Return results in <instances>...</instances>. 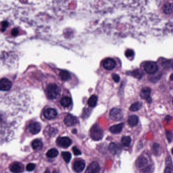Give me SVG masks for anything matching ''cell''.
Segmentation results:
<instances>
[{
	"instance_id": "3957f363",
	"label": "cell",
	"mask_w": 173,
	"mask_h": 173,
	"mask_svg": "<svg viewBox=\"0 0 173 173\" xmlns=\"http://www.w3.org/2000/svg\"><path fill=\"white\" fill-rule=\"evenodd\" d=\"M110 118L112 120L119 121L123 117V114L121 110L117 108H114L110 110Z\"/></svg>"
},
{
	"instance_id": "d4e9b609",
	"label": "cell",
	"mask_w": 173,
	"mask_h": 173,
	"mask_svg": "<svg viewBox=\"0 0 173 173\" xmlns=\"http://www.w3.org/2000/svg\"><path fill=\"white\" fill-rule=\"evenodd\" d=\"M131 75L135 78L140 79L143 75V73L139 69H136L132 72H131Z\"/></svg>"
},
{
	"instance_id": "52a82bcc",
	"label": "cell",
	"mask_w": 173,
	"mask_h": 173,
	"mask_svg": "<svg viewBox=\"0 0 173 173\" xmlns=\"http://www.w3.org/2000/svg\"><path fill=\"white\" fill-rule=\"evenodd\" d=\"M10 171L13 173H21L24 171L23 165L19 162H14L10 166Z\"/></svg>"
},
{
	"instance_id": "e575fe53",
	"label": "cell",
	"mask_w": 173,
	"mask_h": 173,
	"mask_svg": "<svg viewBox=\"0 0 173 173\" xmlns=\"http://www.w3.org/2000/svg\"><path fill=\"white\" fill-rule=\"evenodd\" d=\"M112 79L114 81H115L116 83H118L120 80V77L119 75H117L116 74H113L112 75Z\"/></svg>"
},
{
	"instance_id": "6da1fadb",
	"label": "cell",
	"mask_w": 173,
	"mask_h": 173,
	"mask_svg": "<svg viewBox=\"0 0 173 173\" xmlns=\"http://www.w3.org/2000/svg\"><path fill=\"white\" fill-rule=\"evenodd\" d=\"M46 92L47 96L49 99H54L59 96L60 90L56 84H50L47 86Z\"/></svg>"
},
{
	"instance_id": "cb8c5ba5",
	"label": "cell",
	"mask_w": 173,
	"mask_h": 173,
	"mask_svg": "<svg viewBox=\"0 0 173 173\" xmlns=\"http://www.w3.org/2000/svg\"><path fill=\"white\" fill-rule=\"evenodd\" d=\"M60 103L63 107H68L71 103V99L68 97H64L60 101Z\"/></svg>"
},
{
	"instance_id": "f35d334b",
	"label": "cell",
	"mask_w": 173,
	"mask_h": 173,
	"mask_svg": "<svg viewBox=\"0 0 173 173\" xmlns=\"http://www.w3.org/2000/svg\"><path fill=\"white\" fill-rule=\"evenodd\" d=\"M172 153L173 154V148H172Z\"/></svg>"
},
{
	"instance_id": "d6986e66",
	"label": "cell",
	"mask_w": 173,
	"mask_h": 173,
	"mask_svg": "<svg viewBox=\"0 0 173 173\" xmlns=\"http://www.w3.org/2000/svg\"><path fill=\"white\" fill-rule=\"evenodd\" d=\"M31 146L34 150H40L43 147V143L39 139H35L32 142Z\"/></svg>"
},
{
	"instance_id": "9c48e42d",
	"label": "cell",
	"mask_w": 173,
	"mask_h": 173,
	"mask_svg": "<svg viewBox=\"0 0 173 173\" xmlns=\"http://www.w3.org/2000/svg\"><path fill=\"white\" fill-rule=\"evenodd\" d=\"M102 64L105 69L107 70H111L115 67L116 63L113 59L108 58L103 61Z\"/></svg>"
},
{
	"instance_id": "1f68e13d",
	"label": "cell",
	"mask_w": 173,
	"mask_h": 173,
	"mask_svg": "<svg viewBox=\"0 0 173 173\" xmlns=\"http://www.w3.org/2000/svg\"><path fill=\"white\" fill-rule=\"evenodd\" d=\"M134 52L133 50H131V49H128L125 52V55L127 57H132L134 55Z\"/></svg>"
},
{
	"instance_id": "9a60e30c",
	"label": "cell",
	"mask_w": 173,
	"mask_h": 173,
	"mask_svg": "<svg viewBox=\"0 0 173 173\" xmlns=\"http://www.w3.org/2000/svg\"><path fill=\"white\" fill-rule=\"evenodd\" d=\"M151 89L148 87H144L141 90L140 92V97L143 99H147L150 97Z\"/></svg>"
},
{
	"instance_id": "7402d4cb",
	"label": "cell",
	"mask_w": 173,
	"mask_h": 173,
	"mask_svg": "<svg viewBox=\"0 0 173 173\" xmlns=\"http://www.w3.org/2000/svg\"><path fill=\"white\" fill-rule=\"evenodd\" d=\"M59 154L58 151L55 148H52L49 150H48L47 152L46 156L48 158H54L57 156Z\"/></svg>"
},
{
	"instance_id": "d6a6232c",
	"label": "cell",
	"mask_w": 173,
	"mask_h": 173,
	"mask_svg": "<svg viewBox=\"0 0 173 173\" xmlns=\"http://www.w3.org/2000/svg\"><path fill=\"white\" fill-rule=\"evenodd\" d=\"M73 153L75 156H80L82 154L81 151L79 150L77 147H75V146L73 147Z\"/></svg>"
},
{
	"instance_id": "8992f818",
	"label": "cell",
	"mask_w": 173,
	"mask_h": 173,
	"mask_svg": "<svg viewBox=\"0 0 173 173\" xmlns=\"http://www.w3.org/2000/svg\"><path fill=\"white\" fill-rule=\"evenodd\" d=\"M12 83L11 81L7 78L0 80V91H7L11 89Z\"/></svg>"
},
{
	"instance_id": "ac0fdd59",
	"label": "cell",
	"mask_w": 173,
	"mask_h": 173,
	"mask_svg": "<svg viewBox=\"0 0 173 173\" xmlns=\"http://www.w3.org/2000/svg\"><path fill=\"white\" fill-rule=\"evenodd\" d=\"M108 149L110 152H111L113 154H116L119 152V150L121 149L118 145L114 143H112L110 144L108 147Z\"/></svg>"
},
{
	"instance_id": "44dd1931",
	"label": "cell",
	"mask_w": 173,
	"mask_h": 173,
	"mask_svg": "<svg viewBox=\"0 0 173 173\" xmlns=\"http://www.w3.org/2000/svg\"><path fill=\"white\" fill-rule=\"evenodd\" d=\"M97 101H98L97 96L96 95H92L90 98H89L88 101L89 106L91 107H94L96 105Z\"/></svg>"
},
{
	"instance_id": "8d00e7d4",
	"label": "cell",
	"mask_w": 173,
	"mask_h": 173,
	"mask_svg": "<svg viewBox=\"0 0 173 173\" xmlns=\"http://www.w3.org/2000/svg\"><path fill=\"white\" fill-rule=\"evenodd\" d=\"M44 173H50V172L49 170H47Z\"/></svg>"
},
{
	"instance_id": "7c38bea8",
	"label": "cell",
	"mask_w": 173,
	"mask_h": 173,
	"mask_svg": "<svg viewBox=\"0 0 173 173\" xmlns=\"http://www.w3.org/2000/svg\"><path fill=\"white\" fill-rule=\"evenodd\" d=\"M100 170V166L97 162L91 163L86 169V173H97Z\"/></svg>"
},
{
	"instance_id": "5b68a950",
	"label": "cell",
	"mask_w": 173,
	"mask_h": 173,
	"mask_svg": "<svg viewBox=\"0 0 173 173\" xmlns=\"http://www.w3.org/2000/svg\"><path fill=\"white\" fill-rule=\"evenodd\" d=\"M56 143L58 146L62 148H66L68 147L71 143L72 141L70 139L67 137H59L57 139Z\"/></svg>"
},
{
	"instance_id": "2e32d148",
	"label": "cell",
	"mask_w": 173,
	"mask_h": 173,
	"mask_svg": "<svg viewBox=\"0 0 173 173\" xmlns=\"http://www.w3.org/2000/svg\"><path fill=\"white\" fill-rule=\"evenodd\" d=\"M123 127V123L114 125L110 128V131L113 134H118L122 131Z\"/></svg>"
},
{
	"instance_id": "74e56055",
	"label": "cell",
	"mask_w": 173,
	"mask_h": 173,
	"mask_svg": "<svg viewBox=\"0 0 173 173\" xmlns=\"http://www.w3.org/2000/svg\"><path fill=\"white\" fill-rule=\"evenodd\" d=\"M171 79L172 80H173V75H172L171 76Z\"/></svg>"
},
{
	"instance_id": "ab89813d",
	"label": "cell",
	"mask_w": 173,
	"mask_h": 173,
	"mask_svg": "<svg viewBox=\"0 0 173 173\" xmlns=\"http://www.w3.org/2000/svg\"></svg>"
},
{
	"instance_id": "f546056e",
	"label": "cell",
	"mask_w": 173,
	"mask_h": 173,
	"mask_svg": "<svg viewBox=\"0 0 173 173\" xmlns=\"http://www.w3.org/2000/svg\"><path fill=\"white\" fill-rule=\"evenodd\" d=\"M166 136H167L169 142H171L173 138V133H172L171 132H170V131H167L166 132Z\"/></svg>"
},
{
	"instance_id": "277c9868",
	"label": "cell",
	"mask_w": 173,
	"mask_h": 173,
	"mask_svg": "<svg viewBox=\"0 0 173 173\" xmlns=\"http://www.w3.org/2000/svg\"><path fill=\"white\" fill-rule=\"evenodd\" d=\"M144 69L147 73L153 74L158 71V66L154 62H147L144 65Z\"/></svg>"
},
{
	"instance_id": "4fadbf2b",
	"label": "cell",
	"mask_w": 173,
	"mask_h": 173,
	"mask_svg": "<svg viewBox=\"0 0 173 173\" xmlns=\"http://www.w3.org/2000/svg\"><path fill=\"white\" fill-rule=\"evenodd\" d=\"M64 121L67 126L71 127L77 124V120L75 116L70 114H68L65 117Z\"/></svg>"
},
{
	"instance_id": "ffe728a7",
	"label": "cell",
	"mask_w": 173,
	"mask_h": 173,
	"mask_svg": "<svg viewBox=\"0 0 173 173\" xmlns=\"http://www.w3.org/2000/svg\"><path fill=\"white\" fill-rule=\"evenodd\" d=\"M59 76L62 80L67 81L71 78L70 73L66 70H62L60 73Z\"/></svg>"
},
{
	"instance_id": "603a6c76",
	"label": "cell",
	"mask_w": 173,
	"mask_h": 173,
	"mask_svg": "<svg viewBox=\"0 0 173 173\" xmlns=\"http://www.w3.org/2000/svg\"><path fill=\"white\" fill-rule=\"evenodd\" d=\"M142 106V104L141 102H135L131 105L130 107V110L132 112H137L139 110H140Z\"/></svg>"
},
{
	"instance_id": "8fae6325",
	"label": "cell",
	"mask_w": 173,
	"mask_h": 173,
	"mask_svg": "<svg viewBox=\"0 0 173 173\" xmlns=\"http://www.w3.org/2000/svg\"><path fill=\"white\" fill-rule=\"evenodd\" d=\"M40 129L41 127L40 124L37 122L32 123L29 125V131L33 135L38 134L40 131Z\"/></svg>"
},
{
	"instance_id": "30bf717a",
	"label": "cell",
	"mask_w": 173,
	"mask_h": 173,
	"mask_svg": "<svg viewBox=\"0 0 173 173\" xmlns=\"http://www.w3.org/2000/svg\"><path fill=\"white\" fill-rule=\"evenodd\" d=\"M45 117L49 120L55 119L57 115V112L54 108H47L44 112Z\"/></svg>"
},
{
	"instance_id": "4dcf8cb0",
	"label": "cell",
	"mask_w": 173,
	"mask_h": 173,
	"mask_svg": "<svg viewBox=\"0 0 173 173\" xmlns=\"http://www.w3.org/2000/svg\"><path fill=\"white\" fill-rule=\"evenodd\" d=\"M36 167V165L34 163H29L27 166V170L28 171H32Z\"/></svg>"
},
{
	"instance_id": "ba28073f",
	"label": "cell",
	"mask_w": 173,
	"mask_h": 173,
	"mask_svg": "<svg viewBox=\"0 0 173 173\" xmlns=\"http://www.w3.org/2000/svg\"><path fill=\"white\" fill-rule=\"evenodd\" d=\"M85 167V163L83 160H75L73 165V170L76 173H81Z\"/></svg>"
},
{
	"instance_id": "4316f807",
	"label": "cell",
	"mask_w": 173,
	"mask_h": 173,
	"mask_svg": "<svg viewBox=\"0 0 173 173\" xmlns=\"http://www.w3.org/2000/svg\"><path fill=\"white\" fill-rule=\"evenodd\" d=\"M61 155L63 160L66 163H68L70 162V160H71V155L69 152H62Z\"/></svg>"
},
{
	"instance_id": "d590c367",
	"label": "cell",
	"mask_w": 173,
	"mask_h": 173,
	"mask_svg": "<svg viewBox=\"0 0 173 173\" xmlns=\"http://www.w3.org/2000/svg\"><path fill=\"white\" fill-rule=\"evenodd\" d=\"M150 171H151L150 167H146V169L144 170V173H150Z\"/></svg>"
},
{
	"instance_id": "7a4b0ae2",
	"label": "cell",
	"mask_w": 173,
	"mask_h": 173,
	"mask_svg": "<svg viewBox=\"0 0 173 173\" xmlns=\"http://www.w3.org/2000/svg\"><path fill=\"white\" fill-rule=\"evenodd\" d=\"M90 136L94 140H100L103 137V131L98 125H94L91 129Z\"/></svg>"
},
{
	"instance_id": "5bb4252c",
	"label": "cell",
	"mask_w": 173,
	"mask_h": 173,
	"mask_svg": "<svg viewBox=\"0 0 173 173\" xmlns=\"http://www.w3.org/2000/svg\"><path fill=\"white\" fill-rule=\"evenodd\" d=\"M148 163V160L144 156H140L135 162V165L138 168H142Z\"/></svg>"
},
{
	"instance_id": "484cf974",
	"label": "cell",
	"mask_w": 173,
	"mask_h": 173,
	"mask_svg": "<svg viewBox=\"0 0 173 173\" xmlns=\"http://www.w3.org/2000/svg\"><path fill=\"white\" fill-rule=\"evenodd\" d=\"M131 142V138L130 136H124L121 138V143L123 146H129Z\"/></svg>"
},
{
	"instance_id": "e0dca14e",
	"label": "cell",
	"mask_w": 173,
	"mask_h": 173,
	"mask_svg": "<svg viewBox=\"0 0 173 173\" xmlns=\"http://www.w3.org/2000/svg\"><path fill=\"white\" fill-rule=\"evenodd\" d=\"M138 117L137 115H132L129 116L128 122L130 126L133 127L137 125L138 123Z\"/></svg>"
},
{
	"instance_id": "83f0119b",
	"label": "cell",
	"mask_w": 173,
	"mask_h": 173,
	"mask_svg": "<svg viewBox=\"0 0 173 173\" xmlns=\"http://www.w3.org/2000/svg\"><path fill=\"white\" fill-rule=\"evenodd\" d=\"M163 66L165 69H169L173 67V61L172 60H167L163 63Z\"/></svg>"
},
{
	"instance_id": "836d02e7",
	"label": "cell",
	"mask_w": 173,
	"mask_h": 173,
	"mask_svg": "<svg viewBox=\"0 0 173 173\" xmlns=\"http://www.w3.org/2000/svg\"><path fill=\"white\" fill-rule=\"evenodd\" d=\"M164 173H173V169L169 166H167L165 170Z\"/></svg>"
},
{
	"instance_id": "f1b7e54d",
	"label": "cell",
	"mask_w": 173,
	"mask_h": 173,
	"mask_svg": "<svg viewBox=\"0 0 173 173\" xmlns=\"http://www.w3.org/2000/svg\"><path fill=\"white\" fill-rule=\"evenodd\" d=\"M160 147L159 144L158 143H154L153 145V152L156 156H158L160 154Z\"/></svg>"
}]
</instances>
